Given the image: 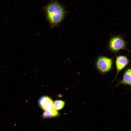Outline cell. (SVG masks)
Masks as SVG:
<instances>
[{
    "label": "cell",
    "mask_w": 131,
    "mask_h": 131,
    "mask_svg": "<svg viewBox=\"0 0 131 131\" xmlns=\"http://www.w3.org/2000/svg\"><path fill=\"white\" fill-rule=\"evenodd\" d=\"M64 101L60 100H57L53 102V107L56 110H59L65 106Z\"/></svg>",
    "instance_id": "52a82bcc"
},
{
    "label": "cell",
    "mask_w": 131,
    "mask_h": 131,
    "mask_svg": "<svg viewBox=\"0 0 131 131\" xmlns=\"http://www.w3.org/2000/svg\"><path fill=\"white\" fill-rule=\"evenodd\" d=\"M58 112L54 107L51 109L45 110L43 114V117L48 118L55 117L58 115Z\"/></svg>",
    "instance_id": "8992f818"
},
{
    "label": "cell",
    "mask_w": 131,
    "mask_h": 131,
    "mask_svg": "<svg viewBox=\"0 0 131 131\" xmlns=\"http://www.w3.org/2000/svg\"><path fill=\"white\" fill-rule=\"evenodd\" d=\"M113 61L111 58L105 56L99 57L96 61L97 68L101 73H105L109 71L112 67Z\"/></svg>",
    "instance_id": "3957f363"
},
{
    "label": "cell",
    "mask_w": 131,
    "mask_h": 131,
    "mask_svg": "<svg viewBox=\"0 0 131 131\" xmlns=\"http://www.w3.org/2000/svg\"><path fill=\"white\" fill-rule=\"evenodd\" d=\"M131 68H129L124 72L123 78L120 80L117 85L120 84L131 86Z\"/></svg>",
    "instance_id": "5b68a950"
},
{
    "label": "cell",
    "mask_w": 131,
    "mask_h": 131,
    "mask_svg": "<svg viewBox=\"0 0 131 131\" xmlns=\"http://www.w3.org/2000/svg\"><path fill=\"white\" fill-rule=\"evenodd\" d=\"M45 11L47 20L52 27L56 26L61 23L65 16L64 9L57 2L48 4L45 7Z\"/></svg>",
    "instance_id": "6da1fadb"
},
{
    "label": "cell",
    "mask_w": 131,
    "mask_h": 131,
    "mask_svg": "<svg viewBox=\"0 0 131 131\" xmlns=\"http://www.w3.org/2000/svg\"><path fill=\"white\" fill-rule=\"evenodd\" d=\"M126 42L121 36H117L111 38L109 41L108 47L109 49L114 52H117L126 49Z\"/></svg>",
    "instance_id": "7a4b0ae2"
},
{
    "label": "cell",
    "mask_w": 131,
    "mask_h": 131,
    "mask_svg": "<svg viewBox=\"0 0 131 131\" xmlns=\"http://www.w3.org/2000/svg\"><path fill=\"white\" fill-rule=\"evenodd\" d=\"M53 107V102L49 98L41 108L45 111L50 110Z\"/></svg>",
    "instance_id": "ba28073f"
},
{
    "label": "cell",
    "mask_w": 131,
    "mask_h": 131,
    "mask_svg": "<svg viewBox=\"0 0 131 131\" xmlns=\"http://www.w3.org/2000/svg\"><path fill=\"white\" fill-rule=\"evenodd\" d=\"M129 62L128 59L125 56L120 55L116 57L115 66L116 74L115 79L117 77L119 73L128 65Z\"/></svg>",
    "instance_id": "277c9868"
}]
</instances>
